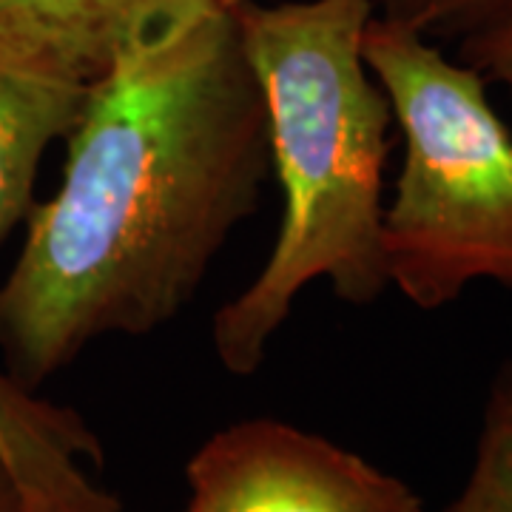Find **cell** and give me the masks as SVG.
<instances>
[{"label": "cell", "mask_w": 512, "mask_h": 512, "mask_svg": "<svg viewBox=\"0 0 512 512\" xmlns=\"http://www.w3.org/2000/svg\"><path fill=\"white\" fill-rule=\"evenodd\" d=\"M271 177L234 9L214 6L89 83L63 183L35 202L0 285L6 373L37 390L94 339L183 313Z\"/></svg>", "instance_id": "6da1fadb"}, {"label": "cell", "mask_w": 512, "mask_h": 512, "mask_svg": "<svg viewBox=\"0 0 512 512\" xmlns=\"http://www.w3.org/2000/svg\"><path fill=\"white\" fill-rule=\"evenodd\" d=\"M373 15V0L234 6L285 200L262 271L214 316V353L234 376L262 367L293 299L316 279L348 305H373L390 288L382 220L393 109L362 55Z\"/></svg>", "instance_id": "7a4b0ae2"}, {"label": "cell", "mask_w": 512, "mask_h": 512, "mask_svg": "<svg viewBox=\"0 0 512 512\" xmlns=\"http://www.w3.org/2000/svg\"><path fill=\"white\" fill-rule=\"evenodd\" d=\"M362 55L404 140L382 220L387 282L419 311L453 305L476 282L512 291V134L487 80L382 15Z\"/></svg>", "instance_id": "3957f363"}, {"label": "cell", "mask_w": 512, "mask_h": 512, "mask_svg": "<svg viewBox=\"0 0 512 512\" xmlns=\"http://www.w3.org/2000/svg\"><path fill=\"white\" fill-rule=\"evenodd\" d=\"M185 481V512H424L407 481L276 419L214 433L188 458Z\"/></svg>", "instance_id": "277c9868"}, {"label": "cell", "mask_w": 512, "mask_h": 512, "mask_svg": "<svg viewBox=\"0 0 512 512\" xmlns=\"http://www.w3.org/2000/svg\"><path fill=\"white\" fill-rule=\"evenodd\" d=\"M0 461L18 484L26 512H123L89 473L103 444L83 416L40 399L0 367Z\"/></svg>", "instance_id": "5b68a950"}, {"label": "cell", "mask_w": 512, "mask_h": 512, "mask_svg": "<svg viewBox=\"0 0 512 512\" xmlns=\"http://www.w3.org/2000/svg\"><path fill=\"white\" fill-rule=\"evenodd\" d=\"M220 6L217 0H0V32L94 83L154 37ZM225 9V6H222Z\"/></svg>", "instance_id": "8992f818"}, {"label": "cell", "mask_w": 512, "mask_h": 512, "mask_svg": "<svg viewBox=\"0 0 512 512\" xmlns=\"http://www.w3.org/2000/svg\"><path fill=\"white\" fill-rule=\"evenodd\" d=\"M89 83L0 32V248L35 208L46 148L66 140Z\"/></svg>", "instance_id": "52a82bcc"}, {"label": "cell", "mask_w": 512, "mask_h": 512, "mask_svg": "<svg viewBox=\"0 0 512 512\" xmlns=\"http://www.w3.org/2000/svg\"><path fill=\"white\" fill-rule=\"evenodd\" d=\"M441 512H512V356L487 390L467 481Z\"/></svg>", "instance_id": "ba28073f"}, {"label": "cell", "mask_w": 512, "mask_h": 512, "mask_svg": "<svg viewBox=\"0 0 512 512\" xmlns=\"http://www.w3.org/2000/svg\"><path fill=\"white\" fill-rule=\"evenodd\" d=\"M376 15L399 20L430 40H464L512 12V0H373Z\"/></svg>", "instance_id": "9c48e42d"}, {"label": "cell", "mask_w": 512, "mask_h": 512, "mask_svg": "<svg viewBox=\"0 0 512 512\" xmlns=\"http://www.w3.org/2000/svg\"><path fill=\"white\" fill-rule=\"evenodd\" d=\"M458 60L473 66L487 83H501L512 97V12L458 40Z\"/></svg>", "instance_id": "30bf717a"}, {"label": "cell", "mask_w": 512, "mask_h": 512, "mask_svg": "<svg viewBox=\"0 0 512 512\" xmlns=\"http://www.w3.org/2000/svg\"><path fill=\"white\" fill-rule=\"evenodd\" d=\"M0 512H26L18 484H15L12 473L3 467V461H0Z\"/></svg>", "instance_id": "8fae6325"}, {"label": "cell", "mask_w": 512, "mask_h": 512, "mask_svg": "<svg viewBox=\"0 0 512 512\" xmlns=\"http://www.w3.org/2000/svg\"><path fill=\"white\" fill-rule=\"evenodd\" d=\"M220 6H225V9H234V6H239V3H245V0H217Z\"/></svg>", "instance_id": "7c38bea8"}]
</instances>
